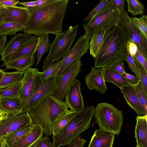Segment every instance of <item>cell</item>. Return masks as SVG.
<instances>
[{
  "label": "cell",
  "instance_id": "1",
  "mask_svg": "<svg viewBox=\"0 0 147 147\" xmlns=\"http://www.w3.org/2000/svg\"><path fill=\"white\" fill-rule=\"evenodd\" d=\"M68 0H50L41 5L29 8V16L23 31L38 36L61 33Z\"/></svg>",
  "mask_w": 147,
  "mask_h": 147
},
{
  "label": "cell",
  "instance_id": "35",
  "mask_svg": "<svg viewBox=\"0 0 147 147\" xmlns=\"http://www.w3.org/2000/svg\"><path fill=\"white\" fill-rule=\"evenodd\" d=\"M130 19L134 25L147 39V16L142 15L139 18L134 17Z\"/></svg>",
  "mask_w": 147,
  "mask_h": 147
},
{
  "label": "cell",
  "instance_id": "11",
  "mask_svg": "<svg viewBox=\"0 0 147 147\" xmlns=\"http://www.w3.org/2000/svg\"><path fill=\"white\" fill-rule=\"evenodd\" d=\"M42 73L37 69L31 67L24 72L19 96L22 100L30 98L40 87L42 82Z\"/></svg>",
  "mask_w": 147,
  "mask_h": 147
},
{
  "label": "cell",
  "instance_id": "14",
  "mask_svg": "<svg viewBox=\"0 0 147 147\" xmlns=\"http://www.w3.org/2000/svg\"><path fill=\"white\" fill-rule=\"evenodd\" d=\"M33 36L25 33H19L12 37L6 45L1 56V61L3 62L2 66L9 63L14 55L22 45Z\"/></svg>",
  "mask_w": 147,
  "mask_h": 147
},
{
  "label": "cell",
  "instance_id": "38",
  "mask_svg": "<svg viewBox=\"0 0 147 147\" xmlns=\"http://www.w3.org/2000/svg\"><path fill=\"white\" fill-rule=\"evenodd\" d=\"M110 0H102L100 1L97 6L83 19L84 22H87L93 18L107 3Z\"/></svg>",
  "mask_w": 147,
  "mask_h": 147
},
{
  "label": "cell",
  "instance_id": "4",
  "mask_svg": "<svg viewBox=\"0 0 147 147\" xmlns=\"http://www.w3.org/2000/svg\"><path fill=\"white\" fill-rule=\"evenodd\" d=\"M95 108L90 106L84 107L78 112L66 126L58 134L53 136V147L66 146L76 138L90 126L94 116Z\"/></svg>",
  "mask_w": 147,
  "mask_h": 147
},
{
  "label": "cell",
  "instance_id": "27",
  "mask_svg": "<svg viewBox=\"0 0 147 147\" xmlns=\"http://www.w3.org/2000/svg\"><path fill=\"white\" fill-rule=\"evenodd\" d=\"M24 72L17 71L5 72L0 81V89L13 86L21 82Z\"/></svg>",
  "mask_w": 147,
  "mask_h": 147
},
{
  "label": "cell",
  "instance_id": "51",
  "mask_svg": "<svg viewBox=\"0 0 147 147\" xmlns=\"http://www.w3.org/2000/svg\"><path fill=\"white\" fill-rule=\"evenodd\" d=\"M50 0H40L34 1L36 6L41 5L48 2Z\"/></svg>",
  "mask_w": 147,
  "mask_h": 147
},
{
  "label": "cell",
  "instance_id": "7",
  "mask_svg": "<svg viewBox=\"0 0 147 147\" xmlns=\"http://www.w3.org/2000/svg\"><path fill=\"white\" fill-rule=\"evenodd\" d=\"M120 13L115 7L108 3L90 20L83 24L85 33L90 38L99 31H106L115 26Z\"/></svg>",
  "mask_w": 147,
  "mask_h": 147
},
{
  "label": "cell",
  "instance_id": "25",
  "mask_svg": "<svg viewBox=\"0 0 147 147\" xmlns=\"http://www.w3.org/2000/svg\"><path fill=\"white\" fill-rule=\"evenodd\" d=\"M43 133L42 129L34 123L32 131L23 137L14 147H30L42 136Z\"/></svg>",
  "mask_w": 147,
  "mask_h": 147
},
{
  "label": "cell",
  "instance_id": "2",
  "mask_svg": "<svg viewBox=\"0 0 147 147\" xmlns=\"http://www.w3.org/2000/svg\"><path fill=\"white\" fill-rule=\"evenodd\" d=\"M127 40L123 31L115 26L105 32L98 52L94 58V67H111L125 61Z\"/></svg>",
  "mask_w": 147,
  "mask_h": 147
},
{
  "label": "cell",
  "instance_id": "9",
  "mask_svg": "<svg viewBox=\"0 0 147 147\" xmlns=\"http://www.w3.org/2000/svg\"><path fill=\"white\" fill-rule=\"evenodd\" d=\"M83 65L80 59L78 60L67 67L57 78L52 94L55 98L63 101L68 88L80 72Z\"/></svg>",
  "mask_w": 147,
  "mask_h": 147
},
{
  "label": "cell",
  "instance_id": "20",
  "mask_svg": "<svg viewBox=\"0 0 147 147\" xmlns=\"http://www.w3.org/2000/svg\"><path fill=\"white\" fill-rule=\"evenodd\" d=\"M115 134L99 129L95 130L88 147H113Z\"/></svg>",
  "mask_w": 147,
  "mask_h": 147
},
{
  "label": "cell",
  "instance_id": "55",
  "mask_svg": "<svg viewBox=\"0 0 147 147\" xmlns=\"http://www.w3.org/2000/svg\"><path fill=\"white\" fill-rule=\"evenodd\" d=\"M3 147H8L7 146V145L5 143V141H4V142L3 144Z\"/></svg>",
  "mask_w": 147,
  "mask_h": 147
},
{
  "label": "cell",
  "instance_id": "50",
  "mask_svg": "<svg viewBox=\"0 0 147 147\" xmlns=\"http://www.w3.org/2000/svg\"><path fill=\"white\" fill-rule=\"evenodd\" d=\"M19 4L28 8L29 7H32L36 6L34 1L20 2Z\"/></svg>",
  "mask_w": 147,
  "mask_h": 147
},
{
  "label": "cell",
  "instance_id": "33",
  "mask_svg": "<svg viewBox=\"0 0 147 147\" xmlns=\"http://www.w3.org/2000/svg\"><path fill=\"white\" fill-rule=\"evenodd\" d=\"M132 86L141 105L147 112V93L146 92L141 81L140 80L136 84Z\"/></svg>",
  "mask_w": 147,
  "mask_h": 147
},
{
  "label": "cell",
  "instance_id": "32",
  "mask_svg": "<svg viewBox=\"0 0 147 147\" xmlns=\"http://www.w3.org/2000/svg\"><path fill=\"white\" fill-rule=\"evenodd\" d=\"M21 86V81L13 86L0 89V98H13L18 96Z\"/></svg>",
  "mask_w": 147,
  "mask_h": 147
},
{
  "label": "cell",
  "instance_id": "43",
  "mask_svg": "<svg viewBox=\"0 0 147 147\" xmlns=\"http://www.w3.org/2000/svg\"><path fill=\"white\" fill-rule=\"evenodd\" d=\"M134 57L147 71V59L143 56L138 49Z\"/></svg>",
  "mask_w": 147,
  "mask_h": 147
},
{
  "label": "cell",
  "instance_id": "40",
  "mask_svg": "<svg viewBox=\"0 0 147 147\" xmlns=\"http://www.w3.org/2000/svg\"><path fill=\"white\" fill-rule=\"evenodd\" d=\"M33 147H53L49 138L47 136L39 139L32 146Z\"/></svg>",
  "mask_w": 147,
  "mask_h": 147
},
{
  "label": "cell",
  "instance_id": "6",
  "mask_svg": "<svg viewBox=\"0 0 147 147\" xmlns=\"http://www.w3.org/2000/svg\"><path fill=\"white\" fill-rule=\"evenodd\" d=\"M79 26H70L63 32L57 34L51 44L49 53L42 61V72L53 65L55 61L63 57L70 50L77 35Z\"/></svg>",
  "mask_w": 147,
  "mask_h": 147
},
{
  "label": "cell",
  "instance_id": "54",
  "mask_svg": "<svg viewBox=\"0 0 147 147\" xmlns=\"http://www.w3.org/2000/svg\"><path fill=\"white\" fill-rule=\"evenodd\" d=\"M5 73L4 70L0 68V81L2 79Z\"/></svg>",
  "mask_w": 147,
  "mask_h": 147
},
{
  "label": "cell",
  "instance_id": "36",
  "mask_svg": "<svg viewBox=\"0 0 147 147\" xmlns=\"http://www.w3.org/2000/svg\"><path fill=\"white\" fill-rule=\"evenodd\" d=\"M62 59L57 60L42 72L41 78L42 81L47 80L57 74L61 64Z\"/></svg>",
  "mask_w": 147,
  "mask_h": 147
},
{
  "label": "cell",
  "instance_id": "21",
  "mask_svg": "<svg viewBox=\"0 0 147 147\" xmlns=\"http://www.w3.org/2000/svg\"><path fill=\"white\" fill-rule=\"evenodd\" d=\"M135 137L137 145L140 147H147V114L136 118Z\"/></svg>",
  "mask_w": 147,
  "mask_h": 147
},
{
  "label": "cell",
  "instance_id": "46",
  "mask_svg": "<svg viewBox=\"0 0 147 147\" xmlns=\"http://www.w3.org/2000/svg\"><path fill=\"white\" fill-rule=\"evenodd\" d=\"M124 63L123 61H120L117 63L113 67L116 71L123 75L125 73Z\"/></svg>",
  "mask_w": 147,
  "mask_h": 147
},
{
  "label": "cell",
  "instance_id": "42",
  "mask_svg": "<svg viewBox=\"0 0 147 147\" xmlns=\"http://www.w3.org/2000/svg\"><path fill=\"white\" fill-rule=\"evenodd\" d=\"M125 0H110L109 2L118 10L120 13L125 11L124 5Z\"/></svg>",
  "mask_w": 147,
  "mask_h": 147
},
{
  "label": "cell",
  "instance_id": "52",
  "mask_svg": "<svg viewBox=\"0 0 147 147\" xmlns=\"http://www.w3.org/2000/svg\"><path fill=\"white\" fill-rule=\"evenodd\" d=\"M11 116L0 110V120L7 118Z\"/></svg>",
  "mask_w": 147,
  "mask_h": 147
},
{
  "label": "cell",
  "instance_id": "37",
  "mask_svg": "<svg viewBox=\"0 0 147 147\" xmlns=\"http://www.w3.org/2000/svg\"><path fill=\"white\" fill-rule=\"evenodd\" d=\"M133 58L138 71L140 80L146 92L147 93V71L135 57Z\"/></svg>",
  "mask_w": 147,
  "mask_h": 147
},
{
  "label": "cell",
  "instance_id": "24",
  "mask_svg": "<svg viewBox=\"0 0 147 147\" xmlns=\"http://www.w3.org/2000/svg\"><path fill=\"white\" fill-rule=\"evenodd\" d=\"M102 68L105 82H112L120 89L124 86L130 85L124 76L116 71L113 67Z\"/></svg>",
  "mask_w": 147,
  "mask_h": 147
},
{
  "label": "cell",
  "instance_id": "53",
  "mask_svg": "<svg viewBox=\"0 0 147 147\" xmlns=\"http://www.w3.org/2000/svg\"><path fill=\"white\" fill-rule=\"evenodd\" d=\"M4 141L3 136L0 137V147H3Z\"/></svg>",
  "mask_w": 147,
  "mask_h": 147
},
{
  "label": "cell",
  "instance_id": "5",
  "mask_svg": "<svg viewBox=\"0 0 147 147\" xmlns=\"http://www.w3.org/2000/svg\"><path fill=\"white\" fill-rule=\"evenodd\" d=\"M94 121L100 129L104 131L118 135L123 125V111L113 105L106 103H98L95 109Z\"/></svg>",
  "mask_w": 147,
  "mask_h": 147
},
{
  "label": "cell",
  "instance_id": "57",
  "mask_svg": "<svg viewBox=\"0 0 147 147\" xmlns=\"http://www.w3.org/2000/svg\"><path fill=\"white\" fill-rule=\"evenodd\" d=\"M3 35L2 34L0 33V38Z\"/></svg>",
  "mask_w": 147,
  "mask_h": 147
},
{
  "label": "cell",
  "instance_id": "8",
  "mask_svg": "<svg viewBox=\"0 0 147 147\" xmlns=\"http://www.w3.org/2000/svg\"><path fill=\"white\" fill-rule=\"evenodd\" d=\"M125 11L120 13L116 26L123 32L127 41L131 40L136 44L138 49L147 59V39L134 25Z\"/></svg>",
  "mask_w": 147,
  "mask_h": 147
},
{
  "label": "cell",
  "instance_id": "10",
  "mask_svg": "<svg viewBox=\"0 0 147 147\" xmlns=\"http://www.w3.org/2000/svg\"><path fill=\"white\" fill-rule=\"evenodd\" d=\"M90 38L84 34L81 36L73 47L65 55L62 59L60 68L57 72L59 78L65 69L79 60L86 53L89 48Z\"/></svg>",
  "mask_w": 147,
  "mask_h": 147
},
{
  "label": "cell",
  "instance_id": "41",
  "mask_svg": "<svg viewBox=\"0 0 147 147\" xmlns=\"http://www.w3.org/2000/svg\"><path fill=\"white\" fill-rule=\"evenodd\" d=\"M137 49V45L133 41H127L126 51L133 57L135 56Z\"/></svg>",
  "mask_w": 147,
  "mask_h": 147
},
{
  "label": "cell",
  "instance_id": "16",
  "mask_svg": "<svg viewBox=\"0 0 147 147\" xmlns=\"http://www.w3.org/2000/svg\"><path fill=\"white\" fill-rule=\"evenodd\" d=\"M85 80L90 90L93 89L103 94L107 90L102 68L92 67L90 72L85 76Z\"/></svg>",
  "mask_w": 147,
  "mask_h": 147
},
{
  "label": "cell",
  "instance_id": "15",
  "mask_svg": "<svg viewBox=\"0 0 147 147\" xmlns=\"http://www.w3.org/2000/svg\"><path fill=\"white\" fill-rule=\"evenodd\" d=\"M80 82L76 79L69 88L65 96V103L71 110L75 112L85 107L83 97L80 91Z\"/></svg>",
  "mask_w": 147,
  "mask_h": 147
},
{
  "label": "cell",
  "instance_id": "47",
  "mask_svg": "<svg viewBox=\"0 0 147 147\" xmlns=\"http://www.w3.org/2000/svg\"><path fill=\"white\" fill-rule=\"evenodd\" d=\"M20 1H18L13 0H0V4L5 7H9L16 5L19 3Z\"/></svg>",
  "mask_w": 147,
  "mask_h": 147
},
{
  "label": "cell",
  "instance_id": "44",
  "mask_svg": "<svg viewBox=\"0 0 147 147\" xmlns=\"http://www.w3.org/2000/svg\"><path fill=\"white\" fill-rule=\"evenodd\" d=\"M86 141L84 138L78 137L68 144L67 147H83Z\"/></svg>",
  "mask_w": 147,
  "mask_h": 147
},
{
  "label": "cell",
  "instance_id": "30",
  "mask_svg": "<svg viewBox=\"0 0 147 147\" xmlns=\"http://www.w3.org/2000/svg\"><path fill=\"white\" fill-rule=\"evenodd\" d=\"M51 44L49 42L48 34L41 36V39L37 49V52L34 57L37 58L35 67L42 61V58L45 53L50 50Z\"/></svg>",
  "mask_w": 147,
  "mask_h": 147
},
{
  "label": "cell",
  "instance_id": "18",
  "mask_svg": "<svg viewBox=\"0 0 147 147\" xmlns=\"http://www.w3.org/2000/svg\"><path fill=\"white\" fill-rule=\"evenodd\" d=\"M6 7L8 9V12L3 22L15 23L25 27L29 17V8L25 7L16 5Z\"/></svg>",
  "mask_w": 147,
  "mask_h": 147
},
{
  "label": "cell",
  "instance_id": "19",
  "mask_svg": "<svg viewBox=\"0 0 147 147\" xmlns=\"http://www.w3.org/2000/svg\"><path fill=\"white\" fill-rule=\"evenodd\" d=\"M23 107L22 100L19 96L0 98V110L9 115L15 116L23 112Z\"/></svg>",
  "mask_w": 147,
  "mask_h": 147
},
{
  "label": "cell",
  "instance_id": "45",
  "mask_svg": "<svg viewBox=\"0 0 147 147\" xmlns=\"http://www.w3.org/2000/svg\"><path fill=\"white\" fill-rule=\"evenodd\" d=\"M124 74L125 79L131 85L136 84L140 80L139 78L136 75H131L126 72Z\"/></svg>",
  "mask_w": 147,
  "mask_h": 147
},
{
  "label": "cell",
  "instance_id": "58",
  "mask_svg": "<svg viewBox=\"0 0 147 147\" xmlns=\"http://www.w3.org/2000/svg\"><path fill=\"white\" fill-rule=\"evenodd\" d=\"M136 147H140V146H139L138 145H137Z\"/></svg>",
  "mask_w": 147,
  "mask_h": 147
},
{
  "label": "cell",
  "instance_id": "17",
  "mask_svg": "<svg viewBox=\"0 0 147 147\" xmlns=\"http://www.w3.org/2000/svg\"><path fill=\"white\" fill-rule=\"evenodd\" d=\"M120 89L127 103L136 111L138 116H142L147 114V112L139 101L132 85H126Z\"/></svg>",
  "mask_w": 147,
  "mask_h": 147
},
{
  "label": "cell",
  "instance_id": "39",
  "mask_svg": "<svg viewBox=\"0 0 147 147\" xmlns=\"http://www.w3.org/2000/svg\"><path fill=\"white\" fill-rule=\"evenodd\" d=\"M126 60L130 69L134 72L139 78L138 71L133 57L127 51L125 55Z\"/></svg>",
  "mask_w": 147,
  "mask_h": 147
},
{
  "label": "cell",
  "instance_id": "26",
  "mask_svg": "<svg viewBox=\"0 0 147 147\" xmlns=\"http://www.w3.org/2000/svg\"><path fill=\"white\" fill-rule=\"evenodd\" d=\"M34 56H27L17 59L6 64L5 68L6 69H14L24 72L34 65L35 61Z\"/></svg>",
  "mask_w": 147,
  "mask_h": 147
},
{
  "label": "cell",
  "instance_id": "12",
  "mask_svg": "<svg viewBox=\"0 0 147 147\" xmlns=\"http://www.w3.org/2000/svg\"><path fill=\"white\" fill-rule=\"evenodd\" d=\"M57 79V74L52 78L42 81L41 85L34 94L30 98L22 100L23 112L30 110L45 97L52 94Z\"/></svg>",
  "mask_w": 147,
  "mask_h": 147
},
{
  "label": "cell",
  "instance_id": "56",
  "mask_svg": "<svg viewBox=\"0 0 147 147\" xmlns=\"http://www.w3.org/2000/svg\"><path fill=\"white\" fill-rule=\"evenodd\" d=\"M5 7L0 4V9L3 8Z\"/></svg>",
  "mask_w": 147,
  "mask_h": 147
},
{
  "label": "cell",
  "instance_id": "13",
  "mask_svg": "<svg viewBox=\"0 0 147 147\" xmlns=\"http://www.w3.org/2000/svg\"><path fill=\"white\" fill-rule=\"evenodd\" d=\"M32 123L28 111L2 119L0 120V137Z\"/></svg>",
  "mask_w": 147,
  "mask_h": 147
},
{
  "label": "cell",
  "instance_id": "22",
  "mask_svg": "<svg viewBox=\"0 0 147 147\" xmlns=\"http://www.w3.org/2000/svg\"><path fill=\"white\" fill-rule=\"evenodd\" d=\"M40 39V36H33L22 45L9 62L21 57L34 56L37 50Z\"/></svg>",
  "mask_w": 147,
  "mask_h": 147
},
{
  "label": "cell",
  "instance_id": "29",
  "mask_svg": "<svg viewBox=\"0 0 147 147\" xmlns=\"http://www.w3.org/2000/svg\"><path fill=\"white\" fill-rule=\"evenodd\" d=\"M106 32L104 30L99 31L94 34L90 38V40L89 48L90 54L94 58L98 52Z\"/></svg>",
  "mask_w": 147,
  "mask_h": 147
},
{
  "label": "cell",
  "instance_id": "3",
  "mask_svg": "<svg viewBox=\"0 0 147 147\" xmlns=\"http://www.w3.org/2000/svg\"><path fill=\"white\" fill-rule=\"evenodd\" d=\"M68 110L65 102L58 100L50 94L28 112L32 122L49 136L52 134L55 122Z\"/></svg>",
  "mask_w": 147,
  "mask_h": 147
},
{
  "label": "cell",
  "instance_id": "48",
  "mask_svg": "<svg viewBox=\"0 0 147 147\" xmlns=\"http://www.w3.org/2000/svg\"><path fill=\"white\" fill-rule=\"evenodd\" d=\"M7 35H3L0 38V55L3 51L6 45Z\"/></svg>",
  "mask_w": 147,
  "mask_h": 147
},
{
  "label": "cell",
  "instance_id": "34",
  "mask_svg": "<svg viewBox=\"0 0 147 147\" xmlns=\"http://www.w3.org/2000/svg\"><path fill=\"white\" fill-rule=\"evenodd\" d=\"M128 12L132 15L136 16L144 13V7L138 0H127L126 1Z\"/></svg>",
  "mask_w": 147,
  "mask_h": 147
},
{
  "label": "cell",
  "instance_id": "23",
  "mask_svg": "<svg viewBox=\"0 0 147 147\" xmlns=\"http://www.w3.org/2000/svg\"><path fill=\"white\" fill-rule=\"evenodd\" d=\"M34 123L20 128L3 136L5 143L8 147H14L24 136L32 131Z\"/></svg>",
  "mask_w": 147,
  "mask_h": 147
},
{
  "label": "cell",
  "instance_id": "28",
  "mask_svg": "<svg viewBox=\"0 0 147 147\" xmlns=\"http://www.w3.org/2000/svg\"><path fill=\"white\" fill-rule=\"evenodd\" d=\"M78 112L68 110L54 123L53 127V136L58 134L68 124Z\"/></svg>",
  "mask_w": 147,
  "mask_h": 147
},
{
  "label": "cell",
  "instance_id": "49",
  "mask_svg": "<svg viewBox=\"0 0 147 147\" xmlns=\"http://www.w3.org/2000/svg\"><path fill=\"white\" fill-rule=\"evenodd\" d=\"M8 12V9L6 7L0 9V23L3 22L4 19Z\"/></svg>",
  "mask_w": 147,
  "mask_h": 147
},
{
  "label": "cell",
  "instance_id": "31",
  "mask_svg": "<svg viewBox=\"0 0 147 147\" xmlns=\"http://www.w3.org/2000/svg\"><path fill=\"white\" fill-rule=\"evenodd\" d=\"M24 27L19 24L11 22H3L0 23V33L12 35L17 32L23 31Z\"/></svg>",
  "mask_w": 147,
  "mask_h": 147
}]
</instances>
